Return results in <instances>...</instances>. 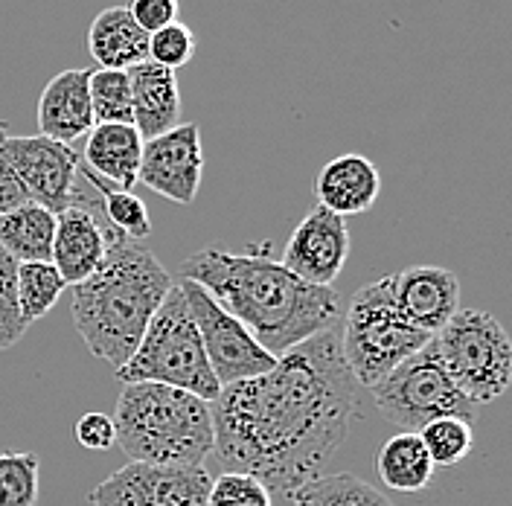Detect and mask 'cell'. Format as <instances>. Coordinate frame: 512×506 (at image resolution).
Listing matches in <instances>:
<instances>
[{
	"label": "cell",
	"instance_id": "obj_22",
	"mask_svg": "<svg viewBox=\"0 0 512 506\" xmlns=\"http://www.w3.org/2000/svg\"><path fill=\"white\" fill-rule=\"evenodd\" d=\"M376 469H379V477H382L387 489L414 495V492H422L431 483L437 466L431 463L419 434L416 431H402V434H393L382 445Z\"/></svg>",
	"mask_w": 512,
	"mask_h": 506
},
{
	"label": "cell",
	"instance_id": "obj_30",
	"mask_svg": "<svg viewBox=\"0 0 512 506\" xmlns=\"http://www.w3.org/2000/svg\"><path fill=\"white\" fill-rule=\"evenodd\" d=\"M207 506H274L271 492L245 472H222L210 483Z\"/></svg>",
	"mask_w": 512,
	"mask_h": 506
},
{
	"label": "cell",
	"instance_id": "obj_32",
	"mask_svg": "<svg viewBox=\"0 0 512 506\" xmlns=\"http://www.w3.org/2000/svg\"><path fill=\"white\" fill-rule=\"evenodd\" d=\"M126 9L131 12V18L140 24V30L152 35V32L163 30V27L178 21L181 3L178 0H131Z\"/></svg>",
	"mask_w": 512,
	"mask_h": 506
},
{
	"label": "cell",
	"instance_id": "obj_19",
	"mask_svg": "<svg viewBox=\"0 0 512 506\" xmlns=\"http://www.w3.org/2000/svg\"><path fill=\"white\" fill-rule=\"evenodd\" d=\"M140 158L143 137L131 123H96L88 131L82 163L108 187L131 190L137 184Z\"/></svg>",
	"mask_w": 512,
	"mask_h": 506
},
{
	"label": "cell",
	"instance_id": "obj_7",
	"mask_svg": "<svg viewBox=\"0 0 512 506\" xmlns=\"http://www.w3.org/2000/svg\"><path fill=\"white\" fill-rule=\"evenodd\" d=\"M451 381L475 405L507 393L512 381V344L507 329L480 309H460L431 338Z\"/></svg>",
	"mask_w": 512,
	"mask_h": 506
},
{
	"label": "cell",
	"instance_id": "obj_31",
	"mask_svg": "<svg viewBox=\"0 0 512 506\" xmlns=\"http://www.w3.org/2000/svg\"><path fill=\"white\" fill-rule=\"evenodd\" d=\"M192 56H195V35L181 21L149 35V62L160 64L166 70H178V67H187Z\"/></svg>",
	"mask_w": 512,
	"mask_h": 506
},
{
	"label": "cell",
	"instance_id": "obj_18",
	"mask_svg": "<svg viewBox=\"0 0 512 506\" xmlns=\"http://www.w3.org/2000/svg\"><path fill=\"white\" fill-rule=\"evenodd\" d=\"M131 82V108L134 128L143 140L166 134L181 123V88L175 70H166L155 62H140L128 70Z\"/></svg>",
	"mask_w": 512,
	"mask_h": 506
},
{
	"label": "cell",
	"instance_id": "obj_10",
	"mask_svg": "<svg viewBox=\"0 0 512 506\" xmlns=\"http://www.w3.org/2000/svg\"><path fill=\"white\" fill-rule=\"evenodd\" d=\"M210 475L198 469H169L126 463L91 489V506H207Z\"/></svg>",
	"mask_w": 512,
	"mask_h": 506
},
{
	"label": "cell",
	"instance_id": "obj_13",
	"mask_svg": "<svg viewBox=\"0 0 512 506\" xmlns=\"http://www.w3.org/2000/svg\"><path fill=\"white\" fill-rule=\"evenodd\" d=\"M350 248L347 219L329 213L326 207H315L294 227L280 265L303 283L332 288L350 259Z\"/></svg>",
	"mask_w": 512,
	"mask_h": 506
},
{
	"label": "cell",
	"instance_id": "obj_11",
	"mask_svg": "<svg viewBox=\"0 0 512 506\" xmlns=\"http://www.w3.org/2000/svg\"><path fill=\"white\" fill-rule=\"evenodd\" d=\"M0 149L18 172V178L24 181L35 204L47 207L53 216H59L73 204V190L82 169V158L73 146H64L44 134L15 137L6 131L0 137Z\"/></svg>",
	"mask_w": 512,
	"mask_h": 506
},
{
	"label": "cell",
	"instance_id": "obj_28",
	"mask_svg": "<svg viewBox=\"0 0 512 506\" xmlns=\"http://www.w3.org/2000/svg\"><path fill=\"white\" fill-rule=\"evenodd\" d=\"M41 489V463L32 451L0 454V506H35Z\"/></svg>",
	"mask_w": 512,
	"mask_h": 506
},
{
	"label": "cell",
	"instance_id": "obj_8",
	"mask_svg": "<svg viewBox=\"0 0 512 506\" xmlns=\"http://www.w3.org/2000/svg\"><path fill=\"white\" fill-rule=\"evenodd\" d=\"M370 390L384 419L405 431H419L443 416L463 419L469 425L478 419V405L451 381L434 341H428Z\"/></svg>",
	"mask_w": 512,
	"mask_h": 506
},
{
	"label": "cell",
	"instance_id": "obj_6",
	"mask_svg": "<svg viewBox=\"0 0 512 506\" xmlns=\"http://www.w3.org/2000/svg\"><path fill=\"white\" fill-rule=\"evenodd\" d=\"M338 338L344 364L358 387H376L431 341V335L419 332L399 312L390 277L361 285L352 294L350 312L344 315Z\"/></svg>",
	"mask_w": 512,
	"mask_h": 506
},
{
	"label": "cell",
	"instance_id": "obj_5",
	"mask_svg": "<svg viewBox=\"0 0 512 506\" xmlns=\"http://www.w3.org/2000/svg\"><path fill=\"white\" fill-rule=\"evenodd\" d=\"M114 376L123 384H140V381L169 384L187 390L204 402H213L222 393V384L210 370L201 335L195 329V320L178 283H172L158 312L149 320L134 355L120 370H114Z\"/></svg>",
	"mask_w": 512,
	"mask_h": 506
},
{
	"label": "cell",
	"instance_id": "obj_33",
	"mask_svg": "<svg viewBox=\"0 0 512 506\" xmlns=\"http://www.w3.org/2000/svg\"><path fill=\"white\" fill-rule=\"evenodd\" d=\"M76 440L85 445L88 451H108L117 445V431H114V419L108 413L91 411L85 413L76 422Z\"/></svg>",
	"mask_w": 512,
	"mask_h": 506
},
{
	"label": "cell",
	"instance_id": "obj_14",
	"mask_svg": "<svg viewBox=\"0 0 512 506\" xmlns=\"http://www.w3.org/2000/svg\"><path fill=\"white\" fill-rule=\"evenodd\" d=\"M390 280L399 312L431 338L460 312V280L443 265H411Z\"/></svg>",
	"mask_w": 512,
	"mask_h": 506
},
{
	"label": "cell",
	"instance_id": "obj_4",
	"mask_svg": "<svg viewBox=\"0 0 512 506\" xmlns=\"http://www.w3.org/2000/svg\"><path fill=\"white\" fill-rule=\"evenodd\" d=\"M111 419L131 463L198 469L213 454L210 402L187 390L155 381L123 384Z\"/></svg>",
	"mask_w": 512,
	"mask_h": 506
},
{
	"label": "cell",
	"instance_id": "obj_1",
	"mask_svg": "<svg viewBox=\"0 0 512 506\" xmlns=\"http://www.w3.org/2000/svg\"><path fill=\"white\" fill-rule=\"evenodd\" d=\"M358 384L350 376L338 329L277 355V364L222 387L210 402L213 457L224 472L256 477L271 498L309 486L350 434Z\"/></svg>",
	"mask_w": 512,
	"mask_h": 506
},
{
	"label": "cell",
	"instance_id": "obj_27",
	"mask_svg": "<svg viewBox=\"0 0 512 506\" xmlns=\"http://www.w3.org/2000/svg\"><path fill=\"white\" fill-rule=\"evenodd\" d=\"M416 434H419V440L425 445L431 463L443 466V469L463 463L472 454V445H475L472 425L463 422V419H454V416L434 419L425 428H419Z\"/></svg>",
	"mask_w": 512,
	"mask_h": 506
},
{
	"label": "cell",
	"instance_id": "obj_12",
	"mask_svg": "<svg viewBox=\"0 0 512 506\" xmlns=\"http://www.w3.org/2000/svg\"><path fill=\"white\" fill-rule=\"evenodd\" d=\"M204 175L201 128L178 123L166 134L143 140V158L137 181L175 204H192Z\"/></svg>",
	"mask_w": 512,
	"mask_h": 506
},
{
	"label": "cell",
	"instance_id": "obj_29",
	"mask_svg": "<svg viewBox=\"0 0 512 506\" xmlns=\"http://www.w3.org/2000/svg\"><path fill=\"white\" fill-rule=\"evenodd\" d=\"M18 262L0 248V352L12 349L30 329V323L21 315L18 306V288H15Z\"/></svg>",
	"mask_w": 512,
	"mask_h": 506
},
{
	"label": "cell",
	"instance_id": "obj_17",
	"mask_svg": "<svg viewBox=\"0 0 512 506\" xmlns=\"http://www.w3.org/2000/svg\"><path fill=\"white\" fill-rule=\"evenodd\" d=\"M379 192H382L379 166L364 155H341L329 160L315 181L318 207H326L341 219L367 213L379 201Z\"/></svg>",
	"mask_w": 512,
	"mask_h": 506
},
{
	"label": "cell",
	"instance_id": "obj_16",
	"mask_svg": "<svg viewBox=\"0 0 512 506\" xmlns=\"http://www.w3.org/2000/svg\"><path fill=\"white\" fill-rule=\"evenodd\" d=\"M91 70H62L47 82L38 99V128L44 137L73 146L76 140L88 137L96 126L91 94H88Z\"/></svg>",
	"mask_w": 512,
	"mask_h": 506
},
{
	"label": "cell",
	"instance_id": "obj_34",
	"mask_svg": "<svg viewBox=\"0 0 512 506\" xmlns=\"http://www.w3.org/2000/svg\"><path fill=\"white\" fill-rule=\"evenodd\" d=\"M6 131H9L6 123H0V137H3ZM27 201H32L30 192H27L24 181L18 178V172L12 169V163L6 160L3 149H0V216L18 210V207L27 204Z\"/></svg>",
	"mask_w": 512,
	"mask_h": 506
},
{
	"label": "cell",
	"instance_id": "obj_2",
	"mask_svg": "<svg viewBox=\"0 0 512 506\" xmlns=\"http://www.w3.org/2000/svg\"><path fill=\"white\" fill-rule=\"evenodd\" d=\"M265 251L268 245L248 253L219 248L192 253L181 262V280L201 285L271 355H283L335 326L341 300L335 288L303 283Z\"/></svg>",
	"mask_w": 512,
	"mask_h": 506
},
{
	"label": "cell",
	"instance_id": "obj_21",
	"mask_svg": "<svg viewBox=\"0 0 512 506\" xmlns=\"http://www.w3.org/2000/svg\"><path fill=\"white\" fill-rule=\"evenodd\" d=\"M53 233L56 216L35 201L0 216V248L15 262H50Z\"/></svg>",
	"mask_w": 512,
	"mask_h": 506
},
{
	"label": "cell",
	"instance_id": "obj_23",
	"mask_svg": "<svg viewBox=\"0 0 512 506\" xmlns=\"http://www.w3.org/2000/svg\"><path fill=\"white\" fill-rule=\"evenodd\" d=\"M15 288H18V306L27 323H35L47 312L56 309L59 297L67 283L56 271L53 262H18L15 271Z\"/></svg>",
	"mask_w": 512,
	"mask_h": 506
},
{
	"label": "cell",
	"instance_id": "obj_25",
	"mask_svg": "<svg viewBox=\"0 0 512 506\" xmlns=\"http://www.w3.org/2000/svg\"><path fill=\"white\" fill-rule=\"evenodd\" d=\"M297 495L315 501L318 506H393V501L384 492H379L373 483H367V480H361V477L355 475H347V472L315 477Z\"/></svg>",
	"mask_w": 512,
	"mask_h": 506
},
{
	"label": "cell",
	"instance_id": "obj_3",
	"mask_svg": "<svg viewBox=\"0 0 512 506\" xmlns=\"http://www.w3.org/2000/svg\"><path fill=\"white\" fill-rule=\"evenodd\" d=\"M172 288L158 256L117 236L94 277L73 285V326L96 358L120 370Z\"/></svg>",
	"mask_w": 512,
	"mask_h": 506
},
{
	"label": "cell",
	"instance_id": "obj_24",
	"mask_svg": "<svg viewBox=\"0 0 512 506\" xmlns=\"http://www.w3.org/2000/svg\"><path fill=\"white\" fill-rule=\"evenodd\" d=\"M91 184L102 198V216L111 230H117L120 236L134 239V242H143L152 236V219H149V207L143 198H137L131 190H117V187H108L105 181H99L94 172L85 166Z\"/></svg>",
	"mask_w": 512,
	"mask_h": 506
},
{
	"label": "cell",
	"instance_id": "obj_20",
	"mask_svg": "<svg viewBox=\"0 0 512 506\" xmlns=\"http://www.w3.org/2000/svg\"><path fill=\"white\" fill-rule=\"evenodd\" d=\"M88 50L105 70H131L149 59V32L140 30L126 6H108L88 27Z\"/></svg>",
	"mask_w": 512,
	"mask_h": 506
},
{
	"label": "cell",
	"instance_id": "obj_35",
	"mask_svg": "<svg viewBox=\"0 0 512 506\" xmlns=\"http://www.w3.org/2000/svg\"><path fill=\"white\" fill-rule=\"evenodd\" d=\"M294 506H318L315 501H309V498H303V495H297L294 498Z\"/></svg>",
	"mask_w": 512,
	"mask_h": 506
},
{
	"label": "cell",
	"instance_id": "obj_9",
	"mask_svg": "<svg viewBox=\"0 0 512 506\" xmlns=\"http://www.w3.org/2000/svg\"><path fill=\"white\" fill-rule=\"evenodd\" d=\"M178 288L187 300V309H190L195 329L201 335L210 370L222 387L236 384V381L256 379L277 364V355H271L262 347L230 312H224L201 285L192 280H178Z\"/></svg>",
	"mask_w": 512,
	"mask_h": 506
},
{
	"label": "cell",
	"instance_id": "obj_26",
	"mask_svg": "<svg viewBox=\"0 0 512 506\" xmlns=\"http://www.w3.org/2000/svg\"><path fill=\"white\" fill-rule=\"evenodd\" d=\"M88 94H91V108H94V123H131L134 126L128 70L96 67L88 79Z\"/></svg>",
	"mask_w": 512,
	"mask_h": 506
},
{
	"label": "cell",
	"instance_id": "obj_15",
	"mask_svg": "<svg viewBox=\"0 0 512 506\" xmlns=\"http://www.w3.org/2000/svg\"><path fill=\"white\" fill-rule=\"evenodd\" d=\"M120 233L111 230L102 213H91L85 207H67L56 216V233H53V256L50 262L62 274L70 288L94 277L102 265L108 245Z\"/></svg>",
	"mask_w": 512,
	"mask_h": 506
}]
</instances>
